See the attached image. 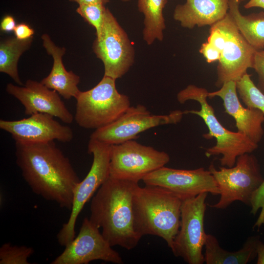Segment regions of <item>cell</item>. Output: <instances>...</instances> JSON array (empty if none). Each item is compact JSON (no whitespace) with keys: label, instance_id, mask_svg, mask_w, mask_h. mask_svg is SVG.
Returning <instances> with one entry per match:
<instances>
[{"label":"cell","instance_id":"obj_1","mask_svg":"<svg viewBox=\"0 0 264 264\" xmlns=\"http://www.w3.org/2000/svg\"><path fill=\"white\" fill-rule=\"evenodd\" d=\"M15 148L16 164L32 191L71 211L74 190L81 180L54 141L15 142Z\"/></svg>","mask_w":264,"mask_h":264},{"label":"cell","instance_id":"obj_2","mask_svg":"<svg viewBox=\"0 0 264 264\" xmlns=\"http://www.w3.org/2000/svg\"><path fill=\"white\" fill-rule=\"evenodd\" d=\"M138 182L109 176L91 198L89 219L112 246L130 250L142 238L135 231L132 199Z\"/></svg>","mask_w":264,"mask_h":264},{"label":"cell","instance_id":"obj_3","mask_svg":"<svg viewBox=\"0 0 264 264\" xmlns=\"http://www.w3.org/2000/svg\"><path fill=\"white\" fill-rule=\"evenodd\" d=\"M182 200L162 187H136L133 196L134 227L142 238H161L171 249L180 227Z\"/></svg>","mask_w":264,"mask_h":264},{"label":"cell","instance_id":"obj_4","mask_svg":"<svg viewBox=\"0 0 264 264\" xmlns=\"http://www.w3.org/2000/svg\"><path fill=\"white\" fill-rule=\"evenodd\" d=\"M208 90L194 85H189L179 91L177 100L180 104L189 100L198 102L200 105L199 110H186L184 114H196L201 117L207 126L209 132L203 135L206 139L215 138L216 144L206 149L205 155H221L219 158L222 166L232 167L240 155L250 154L257 149L258 144L252 141L245 135L238 132L230 131L224 128L217 118L214 110L208 101Z\"/></svg>","mask_w":264,"mask_h":264},{"label":"cell","instance_id":"obj_5","mask_svg":"<svg viewBox=\"0 0 264 264\" xmlns=\"http://www.w3.org/2000/svg\"><path fill=\"white\" fill-rule=\"evenodd\" d=\"M116 80L103 77L93 88L79 92L75 98L74 119L81 127L96 130L113 122L131 107L129 97L119 92Z\"/></svg>","mask_w":264,"mask_h":264},{"label":"cell","instance_id":"obj_6","mask_svg":"<svg viewBox=\"0 0 264 264\" xmlns=\"http://www.w3.org/2000/svg\"><path fill=\"white\" fill-rule=\"evenodd\" d=\"M208 170L220 191L219 201L208 205L218 209H225L236 201L250 206L253 194L264 180L258 160L249 153L238 156L232 167L222 166L217 170L212 164Z\"/></svg>","mask_w":264,"mask_h":264},{"label":"cell","instance_id":"obj_7","mask_svg":"<svg viewBox=\"0 0 264 264\" xmlns=\"http://www.w3.org/2000/svg\"><path fill=\"white\" fill-rule=\"evenodd\" d=\"M111 145L90 138L88 152L93 155L90 169L74 190L73 200L68 221L63 224L57 235L59 243L66 246L75 237V224L86 203L110 176Z\"/></svg>","mask_w":264,"mask_h":264},{"label":"cell","instance_id":"obj_8","mask_svg":"<svg viewBox=\"0 0 264 264\" xmlns=\"http://www.w3.org/2000/svg\"><path fill=\"white\" fill-rule=\"evenodd\" d=\"M92 49L104 66V75L115 80L122 77L134 61V49L127 33L107 8L100 34Z\"/></svg>","mask_w":264,"mask_h":264},{"label":"cell","instance_id":"obj_9","mask_svg":"<svg viewBox=\"0 0 264 264\" xmlns=\"http://www.w3.org/2000/svg\"><path fill=\"white\" fill-rule=\"evenodd\" d=\"M170 160L167 153L130 140L111 145L110 176L138 182L148 174L165 166Z\"/></svg>","mask_w":264,"mask_h":264},{"label":"cell","instance_id":"obj_10","mask_svg":"<svg viewBox=\"0 0 264 264\" xmlns=\"http://www.w3.org/2000/svg\"><path fill=\"white\" fill-rule=\"evenodd\" d=\"M207 193L182 200L180 223L171 249L176 257H181L188 264L204 263L202 249L207 234L204 227Z\"/></svg>","mask_w":264,"mask_h":264},{"label":"cell","instance_id":"obj_11","mask_svg":"<svg viewBox=\"0 0 264 264\" xmlns=\"http://www.w3.org/2000/svg\"><path fill=\"white\" fill-rule=\"evenodd\" d=\"M210 27L220 31L226 38L217 66L215 85L220 88L225 82H237L247 73L248 68H252L257 50L241 34L228 12L222 19Z\"/></svg>","mask_w":264,"mask_h":264},{"label":"cell","instance_id":"obj_12","mask_svg":"<svg viewBox=\"0 0 264 264\" xmlns=\"http://www.w3.org/2000/svg\"><path fill=\"white\" fill-rule=\"evenodd\" d=\"M183 111L174 110L168 114H153L144 105L131 106L117 120L95 130L90 138L115 145L135 139L139 133L161 125L179 122Z\"/></svg>","mask_w":264,"mask_h":264},{"label":"cell","instance_id":"obj_13","mask_svg":"<svg viewBox=\"0 0 264 264\" xmlns=\"http://www.w3.org/2000/svg\"><path fill=\"white\" fill-rule=\"evenodd\" d=\"M101 260L115 264L123 261L89 219L85 218L77 236L66 246L51 264H88Z\"/></svg>","mask_w":264,"mask_h":264},{"label":"cell","instance_id":"obj_14","mask_svg":"<svg viewBox=\"0 0 264 264\" xmlns=\"http://www.w3.org/2000/svg\"><path fill=\"white\" fill-rule=\"evenodd\" d=\"M142 180L147 185L166 188L182 200L202 193L214 196L220 193L211 173L202 167L183 170L163 166L148 174Z\"/></svg>","mask_w":264,"mask_h":264},{"label":"cell","instance_id":"obj_15","mask_svg":"<svg viewBox=\"0 0 264 264\" xmlns=\"http://www.w3.org/2000/svg\"><path fill=\"white\" fill-rule=\"evenodd\" d=\"M0 129L10 133L15 142L42 143L57 140L67 143L74 136L70 127L61 124L46 113H35L20 120L0 119Z\"/></svg>","mask_w":264,"mask_h":264},{"label":"cell","instance_id":"obj_16","mask_svg":"<svg viewBox=\"0 0 264 264\" xmlns=\"http://www.w3.org/2000/svg\"><path fill=\"white\" fill-rule=\"evenodd\" d=\"M6 91L18 99L24 108L27 115L42 113L56 117L65 123L70 124L74 119L59 94L39 82L28 80L24 86L8 83Z\"/></svg>","mask_w":264,"mask_h":264},{"label":"cell","instance_id":"obj_17","mask_svg":"<svg viewBox=\"0 0 264 264\" xmlns=\"http://www.w3.org/2000/svg\"><path fill=\"white\" fill-rule=\"evenodd\" d=\"M215 96L222 99L225 112L235 120L237 132L258 144L264 133V113L256 108H244L241 104L237 91L236 82H225L219 90L208 92L209 98Z\"/></svg>","mask_w":264,"mask_h":264},{"label":"cell","instance_id":"obj_18","mask_svg":"<svg viewBox=\"0 0 264 264\" xmlns=\"http://www.w3.org/2000/svg\"><path fill=\"white\" fill-rule=\"evenodd\" d=\"M229 0H186L177 5L173 18L185 28L211 26L227 14Z\"/></svg>","mask_w":264,"mask_h":264},{"label":"cell","instance_id":"obj_19","mask_svg":"<svg viewBox=\"0 0 264 264\" xmlns=\"http://www.w3.org/2000/svg\"><path fill=\"white\" fill-rule=\"evenodd\" d=\"M41 38L44 47L53 58V63L50 73L41 82L66 99H75L80 92L78 87L80 78L73 71H67L65 67L62 58L66 48L56 46L47 34H44Z\"/></svg>","mask_w":264,"mask_h":264},{"label":"cell","instance_id":"obj_20","mask_svg":"<svg viewBox=\"0 0 264 264\" xmlns=\"http://www.w3.org/2000/svg\"><path fill=\"white\" fill-rule=\"evenodd\" d=\"M259 237L248 238L239 250L230 252L221 248L215 236L207 234L204 247V263L206 264H246L257 256Z\"/></svg>","mask_w":264,"mask_h":264},{"label":"cell","instance_id":"obj_21","mask_svg":"<svg viewBox=\"0 0 264 264\" xmlns=\"http://www.w3.org/2000/svg\"><path fill=\"white\" fill-rule=\"evenodd\" d=\"M239 0H229L228 13L246 41L257 50L264 48V12L243 15Z\"/></svg>","mask_w":264,"mask_h":264},{"label":"cell","instance_id":"obj_22","mask_svg":"<svg viewBox=\"0 0 264 264\" xmlns=\"http://www.w3.org/2000/svg\"><path fill=\"white\" fill-rule=\"evenodd\" d=\"M167 0H138L139 11L144 16L143 39L148 45L156 41H162L166 28L163 9Z\"/></svg>","mask_w":264,"mask_h":264},{"label":"cell","instance_id":"obj_23","mask_svg":"<svg viewBox=\"0 0 264 264\" xmlns=\"http://www.w3.org/2000/svg\"><path fill=\"white\" fill-rule=\"evenodd\" d=\"M33 37L25 40L12 37L0 43V71L8 75L16 83L23 86L18 70V63L22 54L29 48Z\"/></svg>","mask_w":264,"mask_h":264},{"label":"cell","instance_id":"obj_24","mask_svg":"<svg viewBox=\"0 0 264 264\" xmlns=\"http://www.w3.org/2000/svg\"><path fill=\"white\" fill-rule=\"evenodd\" d=\"M239 98L248 108L257 109L264 113V94L246 73L236 82Z\"/></svg>","mask_w":264,"mask_h":264},{"label":"cell","instance_id":"obj_25","mask_svg":"<svg viewBox=\"0 0 264 264\" xmlns=\"http://www.w3.org/2000/svg\"><path fill=\"white\" fill-rule=\"evenodd\" d=\"M33 253L31 247L5 243L0 248V264H29L28 259Z\"/></svg>","mask_w":264,"mask_h":264},{"label":"cell","instance_id":"obj_26","mask_svg":"<svg viewBox=\"0 0 264 264\" xmlns=\"http://www.w3.org/2000/svg\"><path fill=\"white\" fill-rule=\"evenodd\" d=\"M107 8L101 4H82L76 11L95 28L97 36L101 32Z\"/></svg>","mask_w":264,"mask_h":264},{"label":"cell","instance_id":"obj_27","mask_svg":"<svg viewBox=\"0 0 264 264\" xmlns=\"http://www.w3.org/2000/svg\"><path fill=\"white\" fill-rule=\"evenodd\" d=\"M250 206L251 208L250 213L253 215H255L261 209L259 216L253 226V228H259L264 224V180L253 194Z\"/></svg>","mask_w":264,"mask_h":264},{"label":"cell","instance_id":"obj_28","mask_svg":"<svg viewBox=\"0 0 264 264\" xmlns=\"http://www.w3.org/2000/svg\"><path fill=\"white\" fill-rule=\"evenodd\" d=\"M252 68L258 76V88L264 94V49L257 50L255 52Z\"/></svg>","mask_w":264,"mask_h":264},{"label":"cell","instance_id":"obj_29","mask_svg":"<svg viewBox=\"0 0 264 264\" xmlns=\"http://www.w3.org/2000/svg\"><path fill=\"white\" fill-rule=\"evenodd\" d=\"M199 51L203 56L208 63H212L219 61L220 58L221 53L220 51L208 42H206L201 44Z\"/></svg>","mask_w":264,"mask_h":264},{"label":"cell","instance_id":"obj_30","mask_svg":"<svg viewBox=\"0 0 264 264\" xmlns=\"http://www.w3.org/2000/svg\"><path fill=\"white\" fill-rule=\"evenodd\" d=\"M14 31L15 37L21 40L28 39L34 34V29L24 23L17 24Z\"/></svg>","mask_w":264,"mask_h":264},{"label":"cell","instance_id":"obj_31","mask_svg":"<svg viewBox=\"0 0 264 264\" xmlns=\"http://www.w3.org/2000/svg\"><path fill=\"white\" fill-rule=\"evenodd\" d=\"M16 25L14 18L10 15H6L2 18L0 27L1 31L8 32L14 31Z\"/></svg>","mask_w":264,"mask_h":264},{"label":"cell","instance_id":"obj_32","mask_svg":"<svg viewBox=\"0 0 264 264\" xmlns=\"http://www.w3.org/2000/svg\"><path fill=\"white\" fill-rule=\"evenodd\" d=\"M257 264H264V243L259 242L257 248Z\"/></svg>","mask_w":264,"mask_h":264},{"label":"cell","instance_id":"obj_33","mask_svg":"<svg viewBox=\"0 0 264 264\" xmlns=\"http://www.w3.org/2000/svg\"><path fill=\"white\" fill-rule=\"evenodd\" d=\"M71 2L77 3L79 5L101 4L105 5L110 1V0H68Z\"/></svg>","mask_w":264,"mask_h":264},{"label":"cell","instance_id":"obj_34","mask_svg":"<svg viewBox=\"0 0 264 264\" xmlns=\"http://www.w3.org/2000/svg\"><path fill=\"white\" fill-rule=\"evenodd\" d=\"M245 9L260 7L264 9V0H249L244 5Z\"/></svg>","mask_w":264,"mask_h":264},{"label":"cell","instance_id":"obj_35","mask_svg":"<svg viewBox=\"0 0 264 264\" xmlns=\"http://www.w3.org/2000/svg\"><path fill=\"white\" fill-rule=\"evenodd\" d=\"M123 2H127V1H129V0H121Z\"/></svg>","mask_w":264,"mask_h":264},{"label":"cell","instance_id":"obj_36","mask_svg":"<svg viewBox=\"0 0 264 264\" xmlns=\"http://www.w3.org/2000/svg\"><path fill=\"white\" fill-rule=\"evenodd\" d=\"M239 0L240 1V2H241L244 1H245L246 0Z\"/></svg>","mask_w":264,"mask_h":264}]
</instances>
